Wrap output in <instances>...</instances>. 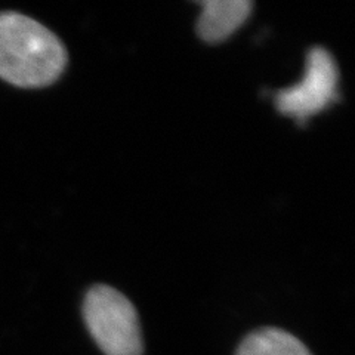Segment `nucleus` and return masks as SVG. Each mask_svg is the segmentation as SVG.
<instances>
[{"instance_id":"1","label":"nucleus","mask_w":355,"mask_h":355,"mask_svg":"<svg viewBox=\"0 0 355 355\" xmlns=\"http://www.w3.org/2000/svg\"><path fill=\"white\" fill-rule=\"evenodd\" d=\"M69 55L62 42L36 19L0 12V79L24 87L52 85L62 74Z\"/></svg>"},{"instance_id":"2","label":"nucleus","mask_w":355,"mask_h":355,"mask_svg":"<svg viewBox=\"0 0 355 355\" xmlns=\"http://www.w3.org/2000/svg\"><path fill=\"white\" fill-rule=\"evenodd\" d=\"M85 324L105 355H142L139 317L129 299L116 288L98 284L86 293Z\"/></svg>"},{"instance_id":"3","label":"nucleus","mask_w":355,"mask_h":355,"mask_svg":"<svg viewBox=\"0 0 355 355\" xmlns=\"http://www.w3.org/2000/svg\"><path fill=\"white\" fill-rule=\"evenodd\" d=\"M339 71L331 53L321 46L309 51L302 80L275 94L277 110L296 119L297 123L318 114L338 99Z\"/></svg>"},{"instance_id":"4","label":"nucleus","mask_w":355,"mask_h":355,"mask_svg":"<svg viewBox=\"0 0 355 355\" xmlns=\"http://www.w3.org/2000/svg\"><path fill=\"white\" fill-rule=\"evenodd\" d=\"M197 21V33L205 42L218 43L228 39L250 17L249 0H205Z\"/></svg>"},{"instance_id":"5","label":"nucleus","mask_w":355,"mask_h":355,"mask_svg":"<svg viewBox=\"0 0 355 355\" xmlns=\"http://www.w3.org/2000/svg\"><path fill=\"white\" fill-rule=\"evenodd\" d=\"M236 355H313L292 333L277 327L258 329L244 338Z\"/></svg>"}]
</instances>
